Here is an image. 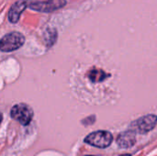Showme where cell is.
I'll list each match as a JSON object with an SVG mask.
<instances>
[{
    "label": "cell",
    "instance_id": "6da1fadb",
    "mask_svg": "<svg viewBox=\"0 0 157 156\" xmlns=\"http://www.w3.org/2000/svg\"><path fill=\"white\" fill-rule=\"evenodd\" d=\"M25 42L24 36L19 32H10L5 35L0 41V49L4 52L16 51L22 47Z\"/></svg>",
    "mask_w": 157,
    "mask_h": 156
},
{
    "label": "cell",
    "instance_id": "7a4b0ae2",
    "mask_svg": "<svg viewBox=\"0 0 157 156\" xmlns=\"http://www.w3.org/2000/svg\"><path fill=\"white\" fill-rule=\"evenodd\" d=\"M10 115L13 120H15L18 121L20 124L26 126V125L29 124V122L31 121V120L33 118V110L29 106H28L24 103H20V104L15 105L11 108Z\"/></svg>",
    "mask_w": 157,
    "mask_h": 156
},
{
    "label": "cell",
    "instance_id": "3957f363",
    "mask_svg": "<svg viewBox=\"0 0 157 156\" xmlns=\"http://www.w3.org/2000/svg\"><path fill=\"white\" fill-rule=\"evenodd\" d=\"M113 141L112 134L106 131H98L90 133L85 139V142L98 148H107Z\"/></svg>",
    "mask_w": 157,
    "mask_h": 156
},
{
    "label": "cell",
    "instance_id": "277c9868",
    "mask_svg": "<svg viewBox=\"0 0 157 156\" xmlns=\"http://www.w3.org/2000/svg\"><path fill=\"white\" fill-rule=\"evenodd\" d=\"M66 5V0H47V1H37L29 3V6L40 12L49 13L58 10Z\"/></svg>",
    "mask_w": 157,
    "mask_h": 156
},
{
    "label": "cell",
    "instance_id": "5b68a950",
    "mask_svg": "<svg viewBox=\"0 0 157 156\" xmlns=\"http://www.w3.org/2000/svg\"><path fill=\"white\" fill-rule=\"evenodd\" d=\"M157 124V116L155 115H146L139 119L135 123V128L140 133H146L151 131Z\"/></svg>",
    "mask_w": 157,
    "mask_h": 156
},
{
    "label": "cell",
    "instance_id": "8992f818",
    "mask_svg": "<svg viewBox=\"0 0 157 156\" xmlns=\"http://www.w3.org/2000/svg\"><path fill=\"white\" fill-rule=\"evenodd\" d=\"M28 0H18L16 3H14L9 11H8V19L11 23H17L20 17L21 13L26 9V7L29 6Z\"/></svg>",
    "mask_w": 157,
    "mask_h": 156
},
{
    "label": "cell",
    "instance_id": "52a82bcc",
    "mask_svg": "<svg viewBox=\"0 0 157 156\" xmlns=\"http://www.w3.org/2000/svg\"><path fill=\"white\" fill-rule=\"evenodd\" d=\"M135 143H136V135L134 131H127L121 132L117 139L118 145L122 149L130 148L133 146Z\"/></svg>",
    "mask_w": 157,
    "mask_h": 156
},
{
    "label": "cell",
    "instance_id": "ba28073f",
    "mask_svg": "<svg viewBox=\"0 0 157 156\" xmlns=\"http://www.w3.org/2000/svg\"><path fill=\"white\" fill-rule=\"evenodd\" d=\"M109 76V74H106L104 71H102L100 69H96V68L92 69L87 74V77L93 83H100V82H103Z\"/></svg>",
    "mask_w": 157,
    "mask_h": 156
},
{
    "label": "cell",
    "instance_id": "9c48e42d",
    "mask_svg": "<svg viewBox=\"0 0 157 156\" xmlns=\"http://www.w3.org/2000/svg\"><path fill=\"white\" fill-rule=\"evenodd\" d=\"M49 33H50V36L49 38H45V40L48 44V46H52V44L54 43V41L56 40V37H57V34H56V31L55 29H49Z\"/></svg>",
    "mask_w": 157,
    "mask_h": 156
},
{
    "label": "cell",
    "instance_id": "30bf717a",
    "mask_svg": "<svg viewBox=\"0 0 157 156\" xmlns=\"http://www.w3.org/2000/svg\"><path fill=\"white\" fill-rule=\"evenodd\" d=\"M85 156H100V155H85Z\"/></svg>",
    "mask_w": 157,
    "mask_h": 156
}]
</instances>
